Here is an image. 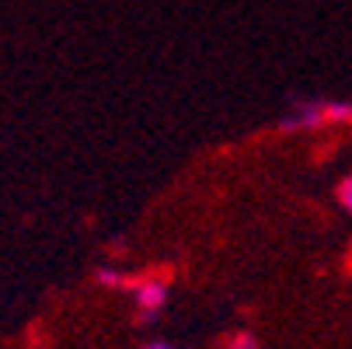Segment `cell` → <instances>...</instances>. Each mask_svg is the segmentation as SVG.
<instances>
[{"label":"cell","mask_w":352,"mask_h":349,"mask_svg":"<svg viewBox=\"0 0 352 349\" xmlns=\"http://www.w3.org/2000/svg\"><path fill=\"white\" fill-rule=\"evenodd\" d=\"M129 293H133V304H136V311L146 318V321H154L161 311H164V304H168V283L164 279H133V286H129Z\"/></svg>","instance_id":"7a4b0ae2"},{"label":"cell","mask_w":352,"mask_h":349,"mask_svg":"<svg viewBox=\"0 0 352 349\" xmlns=\"http://www.w3.org/2000/svg\"><path fill=\"white\" fill-rule=\"evenodd\" d=\"M349 126H352V112H349Z\"/></svg>","instance_id":"52a82bcc"},{"label":"cell","mask_w":352,"mask_h":349,"mask_svg":"<svg viewBox=\"0 0 352 349\" xmlns=\"http://www.w3.org/2000/svg\"><path fill=\"white\" fill-rule=\"evenodd\" d=\"M94 283L102 290H129L133 286V279L126 273H119V266H98L94 269Z\"/></svg>","instance_id":"3957f363"},{"label":"cell","mask_w":352,"mask_h":349,"mask_svg":"<svg viewBox=\"0 0 352 349\" xmlns=\"http://www.w3.org/2000/svg\"><path fill=\"white\" fill-rule=\"evenodd\" d=\"M227 349H262V346H258V339L251 335V332H234L227 339Z\"/></svg>","instance_id":"277c9868"},{"label":"cell","mask_w":352,"mask_h":349,"mask_svg":"<svg viewBox=\"0 0 352 349\" xmlns=\"http://www.w3.org/2000/svg\"><path fill=\"white\" fill-rule=\"evenodd\" d=\"M331 126V98H293L286 116H283V129H321Z\"/></svg>","instance_id":"6da1fadb"},{"label":"cell","mask_w":352,"mask_h":349,"mask_svg":"<svg viewBox=\"0 0 352 349\" xmlns=\"http://www.w3.org/2000/svg\"><path fill=\"white\" fill-rule=\"evenodd\" d=\"M140 349H178L175 342H164V339H150V342H143Z\"/></svg>","instance_id":"8992f818"},{"label":"cell","mask_w":352,"mask_h":349,"mask_svg":"<svg viewBox=\"0 0 352 349\" xmlns=\"http://www.w3.org/2000/svg\"><path fill=\"white\" fill-rule=\"evenodd\" d=\"M335 195H338V203H342V210H345V213H352V175H345V178L338 182Z\"/></svg>","instance_id":"5b68a950"}]
</instances>
